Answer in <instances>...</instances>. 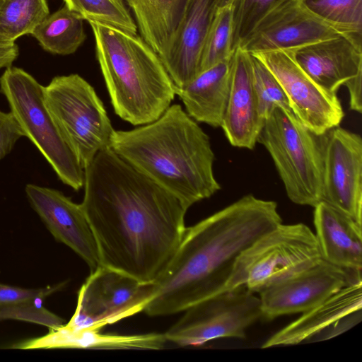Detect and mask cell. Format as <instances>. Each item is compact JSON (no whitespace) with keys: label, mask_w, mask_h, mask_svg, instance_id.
<instances>
[{"label":"cell","mask_w":362,"mask_h":362,"mask_svg":"<svg viewBox=\"0 0 362 362\" xmlns=\"http://www.w3.org/2000/svg\"><path fill=\"white\" fill-rule=\"evenodd\" d=\"M83 187L100 265L154 282L182 240L188 209L110 147L85 167Z\"/></svg>","instance_id":"6da1fadb"},{"label":"cell","mask_w":362,"mask_h":362,"mask_svg":"<svg viewBox=\"0 0 362 362\" xmlns=\"http://www.w3.org/2000/svg\"><path fill=\"white\" fill-rule=\"evenodd\" d=\"M281 223L275 202L247 194L186 227L154 281L153 296L144 312L151 317L173 315L224 292L239 255Z\"/></svg>","instance_id":"7a4b0ae2"},{"label":"cell","mask_w":362,"mask_h":362,"mask_svg":"<svg viewBox=\"0 0 362 362\" xmlns=\"http://www.w3.org/2000/svg\"><path fill=\"white\" fill-rule=\"evenodd\" d=\"M110 148L187 209L221 189L209 136L180 105L151 123L115 130Z\"/></svg>","instance_id":"3957f363"},{"label":"cell","mask_w":362,"mask_h":362,"mask_svg":"<svg viewBox=\"0 0 362 362\" xmlns=\"http://www.w3.org/2000/svg\"><path fill=\"white\" fill-rule=\"evenodd\" d=\"M88 23L115 112L134 126L158 119L176 95L159 55L137 34Z\"/></svg>","instance_id":"277c9868"},{"label":"cell","mask_w":362,"mask_h":362,"mask_svg":"<svg viewBox=\"0 0 362 362\" xmlns=\"http://www.w3.org/2000/svg\"><path fill=\"white\" fill-rule=\"evenodd\" d=\"M257 143L269 153L292 202L315 207L322 201L321 136L307 128L293 112L277 107L264 120Z\"/></svg>","instance_id":"5b68a950"},{"label":"cell","mask_w":362,"mask_h":362,"mask_svg":"<svg viewBox=\"0 0 362 362\" xmlns=\"http://www.w3.org/2000/svg\"><path fill=\"white\" fill-rule=\"evenodd\" d=\"M321 259L315 234L308 226L281 223L239 255L226 291L245 286L253 293H259Z\"/></svg>","instance_id":"8992f818"},{"label":"cell","mask_w":362,"mask_h":362,"mask_svg":"<svg viewBox=\"0 0 362 362\" xmlns=\"http://www.w3.org/2000/svg\"><path fill=\"white\" fill-rule=\"evenodd\" d=\"M43 95L58 131L84 169L110 147L115 131L102 100L76 74L54 77L43 86Z\"/></svg>","instance_id":"52a82bcc"},{"label":"cell","mask_w":362,"mask_h":362,"mask_svg":"<svg viewBox=\"0 0 362 362\" xmlns=\"http://www.w3.org/2000/svg\"><path fill=\"white\" fill-rule=\"evenodd\" d=\"M0 92L24 136L36 146L58 178L76 191L83 187L84 169L58 131L44 100L43 86L25 70L7 67Z\"/></svg>","instance_id":"ba28073f"},{"label":"cell","mask_w":362,"mask_h":362,"mask_svg":"<svg viewBox=\"0 0 362 362\" xmlns=\"http://www.w3.org/2000/svg\"><path fill=\"white\" fill-rule=\"evenodd\" d=\"M183 312L164 333L167 341L182 346L220 338L245 339L247 329L261 318L259 297L245 286L216 294Z\"/></svg>","instance_id":"9c48e42d"},{"label":"cell","mask_w":362,"mask_h":362,"mask_svg":"<svg viewBox=\"0 0 362 362\" xmlns=\"http://www.w3.org/2000/svg\"><path fill=\"white\" fill-rule=\"evenodd\" d=\"M153 291L154 282L100 265L81 286L75 312L66 324L100 329L144 311Z\"/></svg>","instance_id":"30bf717a"},{"label":"cell","mask_w":362,"mask_h":362,"mask_svg":"<svg viewBox=\"0 0 362 362\" xmlns=\"http://www.w3.org/2000/svg\"><path fill=\"white\" fill-rule=\"evenodd\" d=\"M281 86L296 117L318 136L341 123L344 113L337 94L318 86L296 62L289 51L252 54Z\"/></svg>","instance_id":"8fae6325"},{"label":"cell","mask_w":362,"mask_h":362,"mask_svg":"<svg viewBox=\"0 0 362 362\" xmlns=\"http://www.w3.org/2000/svg\"><path fill=\"white\" fill-rule=\"evenodd\" d=\"M322 201L362 224V139L339 126L321 135Z\"/></svg>","instance_id":"7c38bea8"},{"label":"cell","mask_w":362,"mask_h":362,"mask_svg":"<svg viewBox=\"0 0 362 362\" xmlns=\"http://www.w3.org/2000/svg\"><path fill=\"white\" fill-rule=\"evenodd\" d=\"M359 281H362L361 272L321 259L260 292L261 318L272 320L281 315L303 313L341 288Z\"/></svg>","instance_id":"4fadbf2b"},{"label":"cell","mask_w":362,"mask_h":362,"mask_svg":"<svg viewBox=\"0 0 362 362\" xmlns=\"http://www.w3.org/2000/svg\"><path fill=\"white\" fill-rule=\"evenodd\" d=\"M343 35L288 0L266 14L238 47L250 53L292 50Z\"/></svg>","instance_id":"5bb4252c"},{"label":"cell","mask_w":362,"mask_h":362,"mask_svg":"<svg viewBox=\"0 0 362 362\" xmlns=\"http://www.w3.org/2000/svg\"><path fill=\"white\" fill-rule=\"evenodd\" d=\"M362 281L337 291L269 337L262 346L296 345L312 339L325 340L347 330L361 313Z\"/></svg>","instance_id":"9a60e30c"},{"label":"cell","mask_w":362,"mask_h":362,"mask_svg":"<svg viewBox=\"0 0 362 362\" xmlns=\"http://www.w3.org/2000/svg\"><path fill=\"white\" fill-rule=\"evenodd\" d=\"M25 191L32 208L53 237L84 260L90 272L96 269L100 266L98 250L81 204L47 187L28 184Z\"/></svg>","instance_id":"2e32d148"},{"label":"cell","mask_w":362,"mask_h":362,"mask_svg":"<svg viewBox=\"0 0 362 362\" xmlns=\"http://www.w3.org/2000/svg\"><path fill=\"white\" fill-rule=\"evenodd\" d=\"M288 51L318 86L332 94L362 73L361 38L341 35Z\"/></svg>","instance_id":"e0dca14e"},{"label":"cell","mask_w":362,"mask_h":362,"mask_svg":"<svg viewBox=\"0 0 362 362\" xmlns=\"http://www.w3.org/2000/svg\"><path fill=\"white\" fill-rule=\"evenodd\" d=\"M217 0H188L180 23L160 59L175 87L198 74L202 47L217 9Z\"/></svg>","instance_id":"ac0fdd59"},{"label":"cell","mask_w":362,"mask_h":362,"mask_svg":"<svg viewBox=\"0 0 362 362\" xmlns=\"http://www.w3.org/2000/svg\"><path fill=\"white\" fill-rule=\"evenodd\" d=\"M263 124L252 86L250 54L237 47L233 56L230 93L221 127L232 146L252 150Z\"/></svg>","instance_id":"d6986e66"},{"label":"cell","mask_w":362,"mask_h":362,"mask_svg":"<svg viewBox=\"0 0 362 362\" xmlns=\"http://www.w3.org/2000/svg\"><path fill=\"white\" fill-rule=\"evenodd\" d=\"M314 209V233L322 259L361 272L362 224L323 201Z\"/></svg>","instance_id":"ffe728a7"},{"label":"cell","mask_w":362,"mask_h":362,"mask_svg":"<svg viewBox=\"0 0 362 362\" xmlns=\"http://www.w3.org/2000/svg\"><path fill=\"white\" fill-rule=\"evenodd\" d=\"M167 342L164 334L148 333L121 335L102 334L90 327H71L66 324L50 329L48 334L20 341L11 348L37 349H160Z\"/></svg>","instance_id":"44dd1931"},{"label":"cell","mask_w":362,"mask_h":362,"mask_svg":"<svg viewBox=\"0 0 362 362\" xmlns=\"http://www.w3.org/2000/svg\"><path fill=\"white\" fill-rule=\"evenodd\" d=\"M233 56L199 72L185 86L175 87L185 112L197 122L221 126L230 88Z\"/></svg>","instance_id":"7402d4cb"},{"label":"cell","mask_w":362,"mask_h":362,"mask_svg":"<svg viewBox=\"0 0 362 362\" xmlns=\"http://www.w3.org/2000/svg\"><path fill=\"white\" fill-rule=\"evenodd\" d=\"M141 37L162 57L173 40L188 0H125Z\"/></svg>","instance_id":"603a6c76"},{"label":"cell","mask_w":362,"mask_h":362,"mask_svg":"<svg viewBox=\"0 0 362 362\" xmlns=\"http://www.w3.org/2000/svg\"><path fill=\"white\" fill-rule=\"evenodd\" d=\"M83 18L66 5L40 23L32 33L40 46L54 54L74 53L86 38Z\"/></svg>","instance_id":"cb8c5ba5"},{"label":"cell","mask_w":362,"mask_h":362,"mask_svg":"<svg viewBox=\"0 0 362 362\" xmlns=\"http://www.w3.org/2000/svg\"><path fill=\"white\" fill-rule=\"evenodd\" d=\"M49 15L47 0H0V41L31 35Z\"/></svg>","instance_id":"d4e9b609"},{"label":"cell","mask_w":362,"mask_h":362,"mask_svg":"<svg viewBox=\"0 0 362 362\" xmlns=\"http://www.w3.org/2000/svg\"><path fill=\"white\" fill-rule=\"evenodd\" d=\"M315 17L343 35L362 39V0H299Z\"/></svg>","instance_id":"484cf974"},{"label":"cell","mask_w":362,"mask_h":362,"mask_svg":"<svg viewBox=\"0 0 362 362\" xmlns=\"http://www.w3.org/2000/svg\"><path fill=\"white\" fill-rule=\"evenodd\" d=\"M233 9L232 4L217 8L201 54L199 73L232 57Z\"/></svg>","instance_id":"4316f807"},{"label":"cell","mask_w":362,"mask_h":362,"mask_svg":"<svg viewBox=\"0 0 362 362\" xmlns=\"http://www.w3.org/2000/svg\"><path fill=\"white\" fill-rule=\"evenodd\" d=\"M65 5L88 22L104 24L131 34L137 25L122 0H64Z\"/></svg>","instance_id":"83f0119b"},{"label":"cell","mask_w":362,"mask_h":362,"mask_svg":"<svg viewBox=\"0 0 362 362\" xmlns=\"http://www.w3.org/2000/svg\"><path fill=\"white\" fill-rule=\"evenodd\" d=\"M250 54L252 86L259 118L264 122L277 107L293 112L289 101L277 79L261 60Z\"/></svg>","instance_id":"f1b7e54d"},{"label":"cell","mask_w":362,"mask_h":362,"mask_svg":"<svg viewBox=\"0 0 362 362\" xmlns=\"http://www.w3.org/2000/svg\"><path fill=\"white\" fill-rule=\"evenodd\" d=\"M288 0H233V47L249 35L258 22L269 11Z\"/></svg>","instance_id":"f546056e"},{"label":"cell","mask_w":362,"mask_h":362,"mask_svg":"<svg viewBox=\"0 0 362 362\" xmlns=\"http://www.w3.org/2000/svg\"><path fill=\"white\" fill-rule=\"evenodd\" d=\"M40 299H29L0 305V321L21 320L41 325L49 329H57L65 324L64 319L40 304Z\"/></svg>","instance_id":"4dcf8cb0"},{"label":"cell","mask_w":362,"mask_h":362,"mask_svg":"<svg viewBox=\"0 0 362 362\" xmlns=\"http://www.w3.org/2000/svg\"><path fill=\"white\" fill-rule=\"evenodd\" d=\"M64 284L41 288H25L0 284V305L29 299H42L62 288Z\"/></svg>","instance_id":"1f68e13d"},{"label":"cell","mask_w":362,"mask_h":362,"mask_svg":"<svg viewBox=\"0 0 362 362\" xmlns=\"http://www.w3.org/2000/svg\"><path fill=\"white\" fill-rule=\"evenodd\" d=\"M22 136L23 130L12 112L0 110V160L12 151Z\"/></svg>","instance_id":"d6a6232c"},{"label":"cell","mask_w":362,"mask_h":362,"mask_svg":"<svg viewBox=\"0 0 362 362\" xmlns=\"http://www.w3.org/2000/svg\"><path fill=\"white\" fill-rule=\"evenodd\" d=\"M361 83L362 73L349 80L344 85L349 91L350 108L359 113L362 112Z\"/></svg>","instance_id":"836d02e7"},{"label":"cell","mask_w":362,"mask_h":362,"mask_svg":"<svg viewBox=\"0 0 362 362\" xmlns=\"http://www.w3.org/2000/svg\"><path fill=\"white\" fill-rule=\"evenodd\" d=\"M18 54V47L15 42L0 41V69L11 66Z\"/></svg>","instance_id":"e575fe53"},{"label":"cell","mask_w":362,"mask_h":362,"mask_svg":"<svg viewBox=\"0 0 362 362\" xmlns=\"http://www.w3.org/2000/svg\"><path fill=\"white\" fill-rule=\"evenodd\" d=\"M233 0H217V7H222L230 4Z\"/></svg>","instance_id":"d590c367"}]
</instances>
